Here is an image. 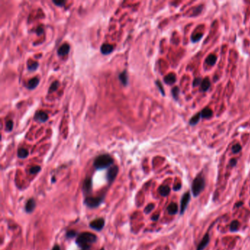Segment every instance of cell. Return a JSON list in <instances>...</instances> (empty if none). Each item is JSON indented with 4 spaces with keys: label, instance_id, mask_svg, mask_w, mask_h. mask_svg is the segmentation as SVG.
I'll return each instance as SVG.
<instances>
[{
    "label": "cell",
    "instance_id": "1",
    "mask_svg": "<svg viewBox=\"0 0 250 250\" xmlns=\"http://www.w3.org/2000/svg\"><path fill=\"white\" fill-rule=\"evenodd\" d=\"M98 238L94 233L85 232L78 235L76 240V244L81 249H90L92 244L97 241Z\"/></svg>",
    "mask_w": 250,
    "mask_h": 250
},
{
    "label": "cell",
    "instance_id": "2",
    "mask_svg": "<svg viewBox=\"0 0 250 250\" xmlns=\"http://www.w3.org/2000/svg\"><path fill=\"white\" fill-rule=\"evenodd\" d=\"M114 164V160L109 154H103L98 156L94 161V167L96 169L100 170L108 168Z\"/></svg>",
    "mask_w": 250,
    "mask_h": 250
},
{
    "label": "cell",
    "instance_id": "3",
    "mask_svg": "<svg viewBox=\"0 0 250 250\" xmlns=\"http://www.w3.org/2000/svg\"><path fill=\"white\" fill-rule=\"evenodd\" d=\"M205 185H206V182H205L204 177L202 176V174H199L195 178L191 185V191L193 193V195L194 197H197L202 192V190L204 189Z\"/></svg>",
    "mask_w": 250,
    "mask_h": 250
},
{
    "label": "cell",
    "instance_id": "4",
    "mask_svg": "<svg viewBox=\"0 0 250 250\" xmlns=\"http://www.w3.org/2000/svg\"><path fill=\"white\" fill-rule=\"evenodd\" d=\"M104 195L99 197H86L84 199V204L89 208H97L104 202Z\"/></svg>",
    "mask_w": 250,
    "mask_h": 250
},
{
    "label": "cell",
    "instance_id": "5",
    "mask_svg": "<svg viewBox=\"0 0 250 250\" xmlns=\"http://www.w3.org/2000/svg\"><path fill=\"white\" fill-rule=\"evenodd\" d=\"M118 171H119V168L117 166H112L108 169L107 175H106V178L109 184H112L113 183L117 175Z\"/></svg>",
    "mask_w": 250,
    "mask_h": 250
},
{
    "label": "cell",
    "instance_id": "6",
    "mask_svg": "<svg viewBox=\"0 0 250 250\" xmlns=\"http://www.w3.org/2000/svg\"><path fill=\"white\" fill-rule=\"evenodd\" d=\"M89 225V227L92 228V230L100 232L104 229V225H105V220L103 218L96 219L92 220Z\"/></svg>",
    "mask_w": 250,
    "mask_h": 250
},
{
    "label": "cell",
    "instance_id": "7",
    "mask_svg": "<svg viewBox=\"0 0 250 250\" xmlns=\"http://www.w3.org/2000/svg\"><path fill=\"white\" fill-rule=\"evenodd\" d=\"M92 190V180L91 178H87L85 180L82 185V192L85 196L91 194Z\"/></svg>",
    "mask_w": 250,
    "mask_h": 250
},
{
    "label": "cell",
    "instance_id": "8",
    "mask_svg": "<svg viewBox=\"0 0 250 250\" xmlns=\"http://www.w3.org/2000/svg\"><path fill=\"white\" fill-rule=\"evenodd\" d=\"M190 198H191V197H190L189 192L185 193L183 195V197H182V199L180 200V214H183L185 210H186V208L187 206L189 205V202L190 201Z\"/></svg>",
    "mask_w": 250,
    "mask_h": 250
},
{
    "label": "cell",
    "instance_id": "9",
    "mask_svg": "<svg viewBox=\"0 0 250 250\" xmlns=\"http://www.w3.org/2000/svg\"><path fill=\"white\" fill-rule=\"evenodd\" d=\"M35 207H36V202H35V199L33 198H30L26 202L24 210L27 214H32V212L35 210Z\"/></svg>",
    "mask_w": 250,
    "mask_h": 250
},
{
    "label": "cell",
    "instance_id": "10",
    "mask_svg": "<svg viewBox=\"0 0 250 250\" xmlns=\"http://www.w3.org/2000/svg\"><path fill=\"white\" fill-rule=\"evenodd\" d=\"M209 240H210V238H209V234L207 233L206 235H205V236L202 238V240H201L199 244H198L197 247V250H203L207 245L208 244Z\"/></svg>",
    "mask_w": 250,
    "mask_h": 250
},
{
    "label": "cell",
    "instance_id": "11",
    "mask_svg": "<svg viewBox=\"0 0 250 250\" xmlns=\"http://www.w3.org/2000/svg\"><path fill=\"white\" fill-rule=\"evenodd\" d=\"M69 51H70V46L67 43H65L59 47L57 53L59 56H65V55H67L68 54Z\"/></svg>",
    "mask_w": 250,
    "mask_h": 250
},
{
    "label": "cell",
    "instance_id": "12",
    "mask_svg": "<svg viewBox=\"0 0 250 250\" xmlns=\"http://www.w3.org/2000/svg\"><path fill=\"white\" fill-rule=\"evenodd\" d=\"M158 193L162 197L168 196L170 193V188L167 185H162L158 188Z\"/></svg>",
    "mask_w": 250,
    "mask_h": 250
},
{
    "label": "cell",
    "instance_id": "13",
    "mask_svg": "<svg viewBox=\"0 0 250 250\" xmlns=\"http://www.w3.org/2000/svg\"><path fill=\"white\" fill-rule=\"evenodd\" d=\"M35 118L40 123H44L48 120V115L44 112H40H40H37L36 115H35Z\"/></svg>",
    "mask_w": 250,
    "mask_h": 250
},
{
    "label": "cell",
    "instance_id": "14",
    "mask_svg": "<svg viewBox=\"0 0 250 250\" xmlns=\"http://www.w3.org/2000/svg\"><path fill=\"white\" fill-rule=\"evenodd\" d=\"M113 48H114L113 46H112V45L110 44H107V43H105V44L101 46L100 51H101V53H102L103 54H109L113 51Z\"/></svg>",
    "mask_w": 250,
    "mask_h": 250
},
{
    "label": "cell",
    "instance_id": "15",
    "mask_svg": "<svg viewBox=\"0 0 250 250\" xmlns=\"http://www.w3.org/2000/svg\"><path fill=\"white\" fill-rule=\"evenodd\" d=\"M39 84V79L38 77H35L32 78V79L29 80L27 83V88L30 89H33L36 87Z\"/></svg>",
    "mask_w": 250,
    "mask_h": 250
},
{
    "label": "cell",
    "instance_id": "16",
    "mask_svg": "<svg viewBox=\"0 0 250 250\" xmlns=\"http://www.w3.org/2000/svg\"><path fill=\"white\" fill-rule=\"evenodd\" d=\"M178 211V206L175 202H172L167 207V212L170 215H174Z\"/></svg>",
    "mask_w": 250,
    "mask_h": 250
},
{
    "label": "cell",
    "instance_id": "17",
    "mask_svg": "<svg viewBox=\"0 0 250 250\" xmlns=\"http://www.w3.org/2000/svg\"><path fill=\"white\" fill-rule=\"evenodd\" d=\"M164 82L167 85H172L176 81V77L174 73H169L164 77Z\"/></svg>",
    "mask_w": 250,
    "mask_h": 250
},
{
    "label": "cell",
    "instance_id": "18",
    "mask_svg": "<svg viewBox=\"0 0 250 250\" xmlns=\"http://www.w3.org/2000/svg\"><path fill=\"white\" fill-rule=\"evenodd\" d=\"M210 86V82L209 79L208 78L204 79L202 81V83H201V90L206 92V91H207L208 89H209Z\"/></svg>",
    "mask_w": 250,
    "mask_h": 250
},
{
    "label": "cell",
    "instance_id": "19",
    "mask_svg": "<svg viewBox=\"0 0 250 250\" xmlns=\"http://www.w3.org/2000/svg\"><path fill=\"white\" fill-rule=\"evenodd\" d=\"M18 157L20 158H27L28 155H29V152L25 148H19L18 150Z\"/></svg>",
    "mask_w": 250,
    "mask_h": 250
},
{
    "label": "cell",
    "instance_id": "20",
    "mask_svg": "<svg viewBox=\"0 0 250 250\" xmlns=\"http://www.w3.org/2000/svg\"><path fill=\"white\" fill-rule=\"evenodd\" d=\"M200 114L203 118H210L213 115V112L210 108H206L202 110Z\"/></svg>",
    "mask_w": 250,
    "mask_h": 250
},
{
    "label": "cell",
    "instance_id": "21",
    "mask_svg": "<svg viewBox=\"0 0 250 250\" xmlns=\"http://www.w3.org/2000/svg\"><path fill=\"white\" fill-rule=\"evenodd\" d=\"M119 79L122 82V84L124 85H128V75L126 71L122 72L119 75Z\"/></svg>",
    "mask_w": 250,
    "mask_h": 250
},
{
    "label": "cell",
    "instance_id": "22",
    "mask_svg": "<svg viewBox=\"0 0 250 250\" xmlns=\"http://www.w3.org/2000/svg\"><path fill=\"white\" fill-rule=\"evenodd\" d=\"M217 57L216 55H214V54H210V55H209V56L208 57L207 59H206V62H207L208 65H210V66H214V64L216 63V62H217Z\"/></svg>",
    "mask_w": 250,
    "mask_h": 250
},
{
    "label": "cell",
    "instance_id": "23",
    "mask_svg": "<svg viewBox=\"0 0 250 250\" xmlns=\"http://www.w3.org/2000/svg\"><path fill=\"white\" fill-rule=\"evenodd\" d=\"M239 225H240V224H239L238 221L237 220H235V221H232V223L230 224V231H232V232H236V231H237L239 229Z\"/></svg>",
    "mask_w": 250,
    "mask_h": 250
},
{
    "label": "cell",
    "instance_id": "24",
    "mask_svg": "<svg viewBox=\"0 0 250 250\" xmlns=\"http://www.w3.org/2000/svg\"><path fill=\"white\" fill-rule=\"evenodd\" d=\"M201 117V114H197V115H195L194 117H193L192 118H191V120H190L189 121V124L191 125V126H194V125H196L197 123L199 122V119H200Z\"/></svg>",
    "mask_w": 250,
    "mask_h": 250
},
{
    "label": "cell",
    "instance_id": "25",
    "mask_svg": "<svg viewBox=\"0 0 250 250\" xmlns=\"http://www.w3.org/2000/svg\"><path fill=\"white\" fill-rule=\"evenodd\" d=\"M66 236L67 238H76L78 236V233L75 230H68L66 233Z\"/></svg>",
    "mask_w": 250,
    "mask_h": 250
},
{
    "label": "cell",
    "instance_id": "26",
    "mask_svg": "<svg viewBox=\"0 0 250 250\" xmlns=\"http://www.w3.org/2000/svg\"><path fill=\"white\" fill-rule=\"evenodd\" d=\"M155 208V205L153 204V203H150V204H148V206L145 207V210H144V212H145V214H150V212L152 211V210L154 209Z\"/></svg>",
    "mask_w": 250,
    "mask_h": 250
},
{
    "label": "cell",
    "instance_id": "27",
    "mask_svg": "<svg viewBox=\"0 0 250 250\" xmlns=\"http://www.w3.org/2000/svg\"><path fill=\"white\" fill-rule=\"evenodd\" d=\"M40 170H41V168H40V166H34L29 169V173L32 174V175L37 174L38 173Z\"/></svg>",
    "mask_w": 250,
    "mask_h": 250
},
{
    "label": "cell",
    "instance_id": "28",
    "mask_svg": "<svg viewBox=\"0 0 250 250\" xmlns=\"http://www.w3.org/2000/svg\"><path fill=\"white\" fill-rule=\"evenodd\" d=\"M13 121H12V120H8V121L6 123V125H5V130L9 132V131H11L12 130H13Z\"/></svg>",
    "mask_w": 250,
    "mask_h": 250
},
{
    "label": "cell",
    "instance_id": "29",
    "mask_svg": "<svg viewBox=\"0 0 250 250\" xmlns=\"http://www.w3.org/2000/svg\"><path fill=\"white\" fill-rule=\"evenodd\" d=\"M172 93L174 98H175V100H178V94H179V89L177 87H174L173 89H172Z\"/></svg>",
    "mask_w": 250,
    "mask_h": 250
},
{
    "label": "cell",
    "instance_id": "30",
    "mask_svg": "<svg viewBox=\"0 0 250 250\" xmlns=\"http://www.w3.org/2000/svg\"><path fill=\"white\" fill-rule=\"evenodd\" d=\"M58 86H59V83H58V81H54V82H53L49 88V92H54V91L57 90Z\"/></svg>",
    "mask_w": 250,
    "mask_h": 250
},
{
    "label": "cell",
    "instance_id": "31",
    "mask_svg": "<svg viewBox=\"0 0 250 250\" xmlns=\"http://www.w3.org/2000/svg\"><path fill=\"white\" fill-rule=\"evenodd\" d=\"M232 150H233V152L234 153H239V152L241 150V146H240L239 144H236V145H235L233 147V148H232Z\"/></svg>",
    "mask_w": 250,
    "mask_h": 250
},
{
    "label": "cell",
    "instance_id": "32",
    "mask_svg": "<svg viewBox=\"0 0 250 250\" xmlns=\"http://www.w3.org/2000/svg\"><path fill=\"white\" fill-rule=\"evenodd\" d=\"M38 68V62H33L32 65H29L28 66V70H31V71H34Z\"/></svg>",
    "mask_w": 250,
    "mask_h": 250
},
{
    "label": "cell",
    "instance_id": "33",
    "mask_svg": "<svg viewBox=\"0 0 250 250\" xmlns=\"http://www.w3.org/2000/svg\"><path fill=\"white\" fill-rule=\"evenodd\" d=\"M202 34H197V35H192V37H191V40H192L193 42L198 41V40H199L201 38H202Z\"/></svg>",
    "mask_w": 250,
    "mask_h": 250
},
{
    "label": "cell",
    "instance_id": "34",
    "mask_svg": "<svg viewBox=\"0 0 250 250\" xmlns=\"http://www.w3.org/2000/svg\"><path fill=\"white\" fill-rule=\"evenodd\" d=\"M53 2H54L55 5H57V6H63V5H65V3H66L64 1H56V0H54Z\"/></svg>",
    "mask_w": 250,
    "mask_h": 250
},
{
    "label": "cell",
    "instance_id": "35",
    "mask_svg": "<svg viewBox=\"0 0 250 250\" xmlns=\"http://www.w3.org/2000/svg\"><path fill=\"white\" fill-rule=\"evenodd\" d=\"M200 83H202V80H201V79L198 78L197 79H195L194 81V84H193V85H194V87L195 86H197V85H199Z\"/></svg>",
    "mask_w": 250,
    "mask_h": 250
},
{
    "label": "cell",
    "instance_id": "36",
    "mask_svg": "<svg viewBox=\"0 0 250 250\" xmlns=\"http://www.w3.org/2000/svg\"><path fill=\"white\" fill-rule=\"evenodd\" d=\"M156 85H158V87H159L160 91H161V93H162L163 95H164V89H163V87H162V85H161V83H160V81H156Z\"/></svg>",
    "mask_w": 250,
    "mask_h": 250
},
{
    "label": "cell",
    "instance_id": "37",
    "mask_svg": "<svg viewBox=\"0 0 250 250\" xmlns=\"http://www.w3.org/2000/svg\"><path fill=\"white\" fill-rule=\"evenodd\" d=\"M158 218H159V215H158V214H156V215H154L152 217L151 219L153 220V221H157V220L158 219Z\"/></svg>",
    "mask_w": 250,
    "mask_h": 250
},
{
    "label": "cell",
    "instance_id": "38",
    "mask_svg": "<svg viewBox=\"0 0 250 250\" xmlns=\"http://www.w3.org/2000/svg\"><path fill=\"white\" fill-rule=\"evenodd\" d=\"M51 250H61L60 247H59V245H57V244H56V245H54V247H53L52 249Z\"/></svg>",
    "mask_w": 250,
    "mask_h": 250
},
{
    "label": "cell",
    "instance_id": "39",
    "mask_svg": "<svg viewBox=\"0 0 250 250\" xmlns=\"http://www.w3.org/2000/svg\"><path fill=\"white\" fill-rule=\"evenodd\" d=\"M236 162H237V161H236V159H232L230 161V164H231V166H232V167H233V166H235L236 164Z\"/></svg>",
    "mask_w": 250,
    "mask_h": 250
},
{
    "label": "cell",
    "instance_id": "40",
    "mask_svg": "<svg viewBox=\"0 0 250 250\" xmlns=\"http://www.w3.org/2000/svg\"><path fill=\"white\" fill-rule=\"evenodd\" d=\"M40 32H43V29H42V28H38V30L37 31V33L40 34Z\"/></svg>",
    "mask_w": 250,
    "mask_h": 250
},
{
    "label": "cell",
    "instance_id": "41",
    "mask_svg": "<svg viewBox=\"0 0 250 250\" xmlns=\"http://www.w3.org/2000/svg\"><path fill=\"white\" fill-rule=\"evenodd\" d=\"M179 189H180V185H178V186H175V187H174V189L175 190H176V191H177V190H178Z\"/></svg>",
    "mask_w": 250,
    "mask_h": 250
},
{
    "label": "cell",
    "instance_id": "42",
    "mask_svg": "<svg viewBox=\"0 0 250 250\" xmlns=\"http://www.w3.org/2000/svg\"><path fill=\"white\" fill-rule=\"evenodd\" d=\"M100 250H105V249H104V248H102L101 249H100Z\"/></svg>",
    "mask_w": 250,
    "mask_h": 250
},
{
    "label": "cell",
    "instance_id": "43",
    "mask_svg": "<svg viewBox=\"0 0 250 250\" xmlns=\"http://www.w3.org/2000/svg\"><path fill=\"white\" fill-rule=\"evenodd\" d=\"M81 250H90V249H81Z\"/></svg>",
    "mask_w": 250,
    "mask_h": 250
}]
</instances>
